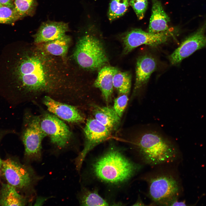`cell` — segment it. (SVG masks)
<instances>
[{"label":"cell","mask_w":206,"mask_h":206,"mask_svg":"<svg viewBox=\"0 0 206 206\" xmlns=\"http://www.w3.org/2000/svg\"><path fill=\"white\" fill-rule=\"evenodd\" d=\"M15 130L10 129L0 128V142L2 138L6 135L15 133ZM2 161L0 157V177L1 172Z\"/></svg>","instance_id":"4316f807"},{"label":"cell","mask_w":206,"mask_h":206,"mask_svg":"<svg viewBox=\"0 0 206 206\" xmlns=\"http://www.w3.org/2000/svg\"><path fill=\"white\" fill-rule=\"evenodd\" d=\"M69 30L67 23L62 21L44 22L33 35L34 43L37 44L58 39L66 35Z\"/></svg>","instance_id":"4fadbf2b"},{"label":"cell","mask_w":206,"mask_h":206,"mask_svg":"<svg viewBox=\"0 0 206 206\" xmlns=\"http://www.w3.org/2000/svg\"><path fill=\"white\" fill-rule=\"evenodd\" d=\"M146 181L149 197L157 205L170 206L181 193L182 187L179 177L171 172L156 173Z\"/></svg>","instance_id":"277c9868"},{"label":"cell","mask_w":206,"mask_h":206,"mask_svg":"<svg viewBox=\"0 0 206 206\" xmlns=\"http://www.w3.org/2000/svg\"><path fill=\"white\" fill-rule=\"evenodd\" d=\"M129 4L138 18L140 20L142 19L148 7L147 0H130Z\"/></svg>","instance_id":"d4e9b609"},{"label":"cell","mask_w":206,"mask_h":206,"mask_svg":"<svg viewBox=\"0 0 206 206\" xmlns=\"http://www.w3.org/2000/svg\"><path fill=\"white\" fill-rule=\"evenodd\" d=\"M2 5H1V4L0 3V7H1V6H2Z\"/></svg>","instance_id":"4dcf8cb0"},{"label":"cell","mask_w":206,"mask_h":206,"mask_svg":"<svg viewBox=\"0 0 206 206\" xmlns=\"http://www.w3.org/2000/svg\"><path fill=\"white\" fill-rule=\"evenodd\" d=\"M20 18L14 5H2L0 7V23H12Z\"/></svg>","instance_id":"cb8c5ba5"},{"label":"cell","mask_w":206,"mask_h":206,"mask_svg":"<svg viewBox=\"0 0 206 206\" xmlns=\"http://www.w3.org/2000/svg\"><path fill=\"white\" fill-rule=\"evenodd\" d=\"M71 42L70 37L66 35L57 39L35 44L47 54L67 60V55Z\"/></svg>","instance_id":"e0dca14e"},{"label":"cell","mask_w":206,"mask_h":206,"mask_svg":"<svg viewBox=\"0 0 206 206\" xmlns=\"http://www.w3.org/2000/svg\"><path fill=\"white\" fill-rule=\"evenodd\" d=\"M42 102L50 113L62 120L70 123H78L84 118L77 108L74 105L62 102L45 96Z\"/></svg>","instance_id":"7c38bea8"},{"label":"cell","mask_w":206,"mask_h":206,"mask_svg":"<svg viewBox=\"0 0 206 206\" xmlns=\"http://www.w3.org/2000/svg\"><path fill=\"white\" fill-rule=\"evenodd\" d=\"M156 67L155 60L150 56L144 55L137 58L133 95H135L139 89L147 82L151 75Z\"/></svg>","instance_id":"5bb4252c"},{"label":"cell","mask_w":206,"mask_h":206,"mask_svg":"<svg viewBox=\"0 0 206 206\" xmlns=\"http://www.w3.org/2000/svg\"><path fill=\"white\" fill-rule=\"evenodd\" d=\"M25 199L10 185L3 184L0 193V206H23Z\"/></svg>","instance_id":"d6986e66"},{"label":"cell","mask_w":206,"mask_h":206,"mask_svg":"<svg viewBox=\"0 0 206 206\" xmlns=\"http://www.w3.org/2000/svg\"><path fill=\"white\" fill-rule=\"evenodd\" d=\"M134 144L141 161L151 166L171 164L179 156V151L175 145L155 131L141 132L137 136Z\"/></svg>","instance_id":"3957f363"},{"label":"cell","mask_w":206,"mask_h":206,"mask_svg":"<svg viewBox=\"0 0 206 206\" xmlns=\"http://www.w3.org/2000/svg\"><path fill=\"white\" fill-rule=\"evenodd\" d=\"M118 70L117 68L105 66L100 69L94 85L101 91L106 102L111 99L113 91V78L114 74Z\"/></svg>","instance_id":"9a60e30c"},{"label":"cell","mask_w":206,"mask_h":206,"mask_svg":"<svg viewBox=\"0 0 206 206\" xmlns=\"http://www.w3.org/2000/svg\"><path fill=\"white\" fill-rule=\"evenodd\" d=\"M170 21V18L165 11L161 3L158 0H152L148 32L156 33L167 31Z\"/></svg>","instance_id":"2e32d148"},{"label":"cell","mask_w":206,"mask_h":206,"mask_svg":"<svg viewBox=\"0 0 206 206\" xmlns=\"http://www.w3.org/2000/svg\"><path fill=\"white\" fill-rule=\"evenodd\" d=\"M129 0H112L109 4L108 15L110 21L123 16L127 11Z\"/></svg>","instance_id":"7402d4cb"},{"label":"cell","mask_w":206,"mask_h":206,"mask_svg":"<svg viewBox=\"0 0 206 206\" xmlns=\"http://www.w3.org/2000/svg\"><path fill=\"white\" fill-rule=\"evenodd\" d=\"M169 37L167 31L152 33L146 32L140 29H132L125 33L121 38L123 46V53L127 54L143 44L156 47L167 41Z\"/></svg>","instance_id":"30bf717a"},{"label":"cell","mask_w":206,"mask_h":206,"mask_svg":"<svg viewBox=\"0 0 206 206\" xmlns=\"http://www.w3.org/2000/svg\"><path fill=\"white\" fill-rule=\"evenodd\" d=\"M68 60L35 44L9 43L0 55V97L12 108L48 96L73 105L75 87Z\"/></svg>","instance_id":"6da1fadb"},{"label":"cell","mask_w":206,"mask_h":206,"mask_svg":"<svg viewBox=\"0 0 206 206\" xmlns=\"http://www.w3.org/2000/svg\"><path fill=\"white\" fill-rule=\"evenodd\" d=\"M95 118L112 131L116 129L120 122V117L113 107H98L94 111Z\"/></svg>","instance_id":"ac0fdd59"},{"label":"cell","mask_w":206,"mask_h":206,"mask_svg":"<svg viewBox=\"0 0 206 206\" xmlns=\"http://www.w3.org/2000/svg\"><path fill=\"white\" fill-rule=\"evenodd\" d=\"M85 141L83 149L76 160L77 169L80 170L87 154L110 135L112 130L96 119H88L84 128Z\"/></svg>","instance_id":"9c48e42d"},{"label":"cell","mask_w":206,"mask_h":206,"mask_svg":"<svg viewBox=\"0 0 206 206\" xmlns=\"http://www.w3.org/2000/svg\"><path fill=\"white\" fill-rule=\"evenodd\" d=\"M131 83V76L128 72H121L118 70L114 75V87L118 93L127 95L130 92Z\"/></svg>","instance_id":"ffe728a7"},{"label":"cell","mask_w":206,"mask_h":206,"mask_svg":"<svg viewBox=\"0 0 206 206\" xmlns=\"http://www.w3.org/2000/svg\"><path fill=\"white\" fill-rule=\"evenodd\" d=\"M20 136L26 157L30 160H39L41 157L42 141L47 136L41 128L40 116L25 110Z\"/></svg>","instance_id":"8992f818"},{"label":"cell","mask_w":206,"mask_h":206,"mask_svg":"<svg viewBox=\"0 0 206 206\" xmlns=\"http://www.w3.org/2000/svg\"><path fill=\"white\" fill-rule=\"evenodd\" d=\"M1 171L7 183L16 189L30 188L37 179L31 168L10 158L3 160Z\"/></svg>","instance_id":"52a82bcc"},{"label":"cell","mask_w":206,"mask_h":206,"mask_svg":"<svg viewBox=\"0 0 206 206\" xmlns=\"http://www.w3.org/2000/svg\"><path fill=\"white\" fill-rule=\"evenodd\" d=\"M79 201L83 206H108L109 203L96 191L84 189L79 197Z\"/></svg>","instance_id":"44dd1931"},{"label":"cell","mask_w":206,"mask_h":206,"mask_svg":"<svg viewBox=\"0 0 206 206\" xmlns=\"http://www.w3.org/2000/svg\"><path fill=\"white\" fill-rule=\"evenodd\" d=\"M133 205L144 206V205L140 199H138Z\"/></svg>","instance_id":"f546056e"},{"label":"cell","mask_w":206,"mask_h":206,"mask_svg":"<svg viewBox=\"0 0 206 206\" xmlns=\"http://www.w3.org/2000/svg\"><path fill=\"white\" fill-rule=\"evenodd\" d=\"M139 165L112 146L92 165L94 176L100 181L112 185L126 182L140 169Z\"/></svg>","instance_id":"7a4b0ae2"},{"label":"cell","mask_w":206,"mask_h":206,"mask_svg":"<svg viewBox=\"0 0 206 206\" xmlns=\"http://www.w3.org/2000/svg\"><path fill=\"white\" fill-rule=\"evenodd\" d=\"M15 0H0V3L2 5L12 6L14 5Z\"/></svg>","instance_id":"83f0119b"},{"label":"cell","mask_w":206,"mask_h":206,"mask_svg":"<svg viewBox=\"0 0 206 206\" xmlns=\"http://www.w3.org/2000/svg\"><path fill=\"white\" fill-rule=\"evenodd\" d=\"M128 98L127 94H123L115 99L113 108L116 113L120 118L127 105Z\"/></svg>","instance_id":"484cf974"},{"label":"cell","mask_w":206,"mask_h":206,"mask_svg":"<svg viewBox=\"0 0 206 206\" xmlns=\"http://www.w3.org/2000/svg\"><path fill=\"white\" fill-rule=\"evenodd\" d=\"M206 19L194 32L187 37L181 44L169 56L172 65H175L196 51L206 47Z\"/></svg>","instance_id":"8fae6325"},{"label":"cell","mask_w":206,"mask_h":206,"mask_svg":"<svg viewBox=\"0 0 206 206\" xmlns=\"http://www.w3.org/2000/svg\"><path fill=\"white\" fill-rule=\"evenodd\" d=\"M40 117L41 128L49 137L51 142L60 149L66 147L72 136L68 126L63 120L50 113H43Z\"/></svg>","instance_id":"ba28073f"},{"label":"cell","mask_w":206,"mask_h":206,"mask_svg":"<svg viewBox=\"0 0 206 206\" xmlns=\"http://www.w3.org/2000/svg\"><path fill=\"white\" fill-rule=\"evenodd\" d=\"M36 0H15V9L21 18L26 16H32L37 6Z\"/></svg>","instance_id":"603a6c76"},{"label":"cell","mask_w":206,"mask_h":206,"mask_svg":"<svg viewBox=\"0 0 206 206\" xmlns=\"http://www.w3.org/2000/svg\"><path fill=\"white\" fill-rule=\"evenodd\" d=\"M72 56L80 67L88 70L100 69L108 62L102 42L97 37L90 34L79 38Z\"/></svg>","instance_id":"5b68a950"},{"label":"cell","mask_w":206,"mask_h":206,"mask_svg":"<svg viewBox=\"0 0 206 206\" xmlns=\"http://www.w3.org/2000/svg\"><path fill=\"white\" fill-rule=\"evenodd\" d=\"M186 205L185 201H179L177 200L173 201L170 206H185Z\"/></svg>","instance_id":"f1b7e54d"}]
</instances>
